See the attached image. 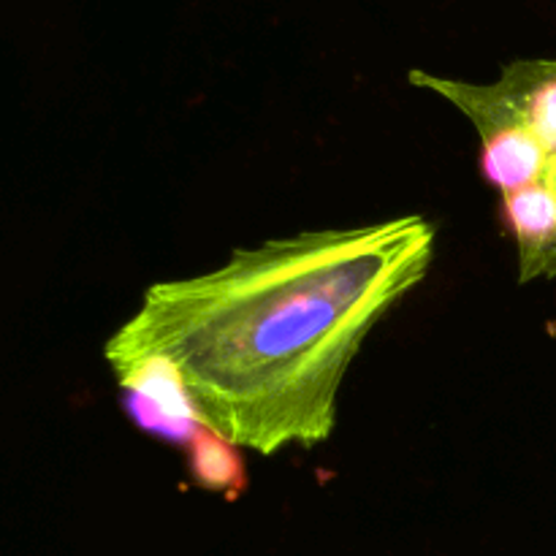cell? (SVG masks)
Returning <instances> with one entry per match:
<instances>
[{
    "mask_svg": "<svg viewBox=\"0 0 556 556\" xmlns=\"http://www.w3.org/2000/svg\"><path fill=\"white\" fill-rule=\"evenodd\" d=\"M114 375H117L119 380V389L130 391V394H139L141 400H147L152 407H157L163 416L174 418V421L201 424L193 400H190L177 367H174L172 362H166V358H139V362L128 364V367L114 369Z\"/></svg>",
    "mask_w": 556,
    "mask_h": 556,
    "instance_id": "cell-3",
    "label": "cell"
},
{
    "mask_svg": "<svg viewBox=\"0 0 556 556\" xmlns=\"http://www.w3.org/2000/svg\"><path fill=\"white\" fill-rule=\"evenodd\" d=\"M432 258L421 215L269 239L220 269L147 288L103 356L112 369L172 362L201 427L237 448H313L334 432L356 353Z\"/></svg>",
    "mask_w": 556,
    "mask_h": 556,
    "instance_id": "cell-1",
    "label": "cell"
},
{
    "mask_svg": "<svg viewBox=\"0 0 556 556\" xmlns=\"http://www.w3.org/2000/svg\"><path fill=\"white\" fill-rule=\"evenodd\" d=\"M503 223L519 244V280L556 277V199L543 185L503 195Z\"/></svg>",
    "mask_w": 556,
    "mask_h": 556,
    "instance_id": "cell-2",
    "label": "cell"
},
{
    "mask_svg": "<svg viewBox=\"0 0 556 556\" xmlns=\"http://www.w3.org/2000/svg\"><path fill=\"white\" fill-rule=\"evenodd\" d=\"M190 478L210 492H223L228 500H237L248 486V472L239 456V448L220 434L201 429L188 445Z\"/></svg>",
    "mask_w": 556,
    "mask_h": 556,
    "instance_id": "cell-4",
    "label": "cell"
},
{
    "mask_svg": "<svg viewBox=\"0 0 556 556\" xmlns=\"http://www.w3.org/2000/svg\"><path fill=\"white\" fill-rule=\"evenodd\" d=\"M548 329H552V331H556V320H554V324H552V326H548Z\"/></svg>",
    "mask_w": 556,
    "mask_h": 556,
    "instance_id": "cell-5",
    "label": "cell"
}]
</instances>
